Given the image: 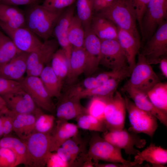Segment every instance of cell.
Masks as SVG:
<instances>
[{
  "label": "cell",
  "instance_id": "cell-9",
  "mask_svg": "<svg viewBox=\"0 0 167 167\" xmlns=\"http://www.w3.org/2000/svg\"><path fill=\"white\" fill-rule=\"evenodd\" d=\"M150 64L159 63L167 55V22L160 25L140 53Z\"/></svg>",
  "mask_w": 167,
  "mask_h": 167
},
{
  "label": "cell",
  "instance_id": "cell-32",
  "mask_svg": "<svg viewBox=\"0 0 167 167\" xmlns=\"http://www.w3.org/2000/svg\"><path fill=\"white\" fill-rule=\"evenodd\" d=\"M75 15L81 22L84 30L90 28L95 14L93 0H76Z\"/></svg>",
  "mask_w": 167,
  "mask_h": 167
},
{
  "label": "cell",
  "instance_id": "cell-39",
  "mask_svg": "<svg viewBox=\"0 0 167 167\" xmlns=\"http://www.w3.org/2000/svg\"><path fill=\"white\" fill-rule=\"evenodd\" d=\"M78 141V138H71L66 140L61 146L67 150L70 154V167L76 166V161L81 152V148L79 145Z\"/></svg>",
  "mask_w": 167,
  "mask_h": 167
},
{
  "label": "cell",
  "instance_id": "cell-33",
  "mask_svg": "<svg viewBox=\"0 0 167 167\" xmlns=\"http://www.w3.org/2000/svg\"><path fill=\"white\" fill-rule=\"evenodd\" d=\"M50 65L60 81L62 83L68 72L69 62L64 51L58 49L54 54Z\"/></svg>",
  "mask_w": 167,
  "mask_h": 167
},
{
  "label": "cell",
  "instance_id": "cell-43",
  "mask_svg": "<svg viewBox=\"0 0 167 167\" xmlns=\"http://www.w3.org/2000/svg\"><path fill=\"white\" fill-rule=\"evenodd\" d=\"M135 11L137 21L140 30L142 20L150 0H131Z\"/></svg>",
  "mask_w": 167,
  "mask_h": 167
},
{
  "label": "cell",
  "instance_id": "cell-16",
  "mask_svg": "<svg viewBox=\"0 0 167 167\" xmlns=\"http://www.w3.org/2000/svg\"><path fill=\"white\" fill-rule=\"evenodd\" d=\"M83 45L86 56V63L84 73L90 76L100 64L101 41L93 32L90 28L85 30Z\"/></svg>",
  "mask_w": 167,
  "mask_h": 167
},
{
  "label": "cell",
  "instance_id": "cell-45",
  "mask_svg": "<svg viewBox=\"0 0 167 167\" xmlns=\"http://www.w3.org/2000/svg\"><path fill=\"white\" fill-rule=\"evenodd\" d=\"M48 167H67L69 164L63 161L57 153L51 152L47 160L46 165Z\"/></svg>",
  "mask_w": 167,
  "mask_h": 167
},
{
  "label": "cell",
  "instance_id": "cell-19",
  "mask_svg": "<svg viewBox=\"0 0 167 167\" xmlns=\"http://www.w3.org/2000/svg\"><path fill=\"white\" fill-rule=\"evenodd\" d=\"M125 78V77L121 76L111 78L100 86L90 89H82L75 86L72 88L71 92L73 95L80 99L91 96L112 97L119 83Z\"/></svg>",
  "mask_w": 167,
  "mask_h": 167
},
{
  "label": "cell",
  "instance_id": "cell-14",
  "mask_svg": "<svg viewBox=\"0 0 167 167\" xmlns=\"http://www.w3.org/2000/svg\"><path fill=\"white\" fill-rule=\"evenodd\" d=\"M0 27L21 52L30 53L43 43L37 36L26 27L12 28L0 21Z\"/></svg>",
  "mask_w": 167,
  "mask_h": 167
},
{
  "label": "cell",
  "instance_id": "cell-15",
  "mask_svg": "<svg viewBox=\"0 0 167 167\" xmlns=\"http://www.w3.org/2000/svg\"><path fill=\"white\" fill-rule=\"evenodd\" d=\"M75 11V3L64 9L58 19L52 33L64 52L69 62L73 47L68 41V32Z\"/></svg>",
  "mask_w": 167,
  "mask_h": 167
},
{
  "label": "cell",
  "instance_id": "cell-12",
  "mask_svg": "<svg viewBox=\"0 0 167 167\" xmlns=\"http://www.w3.org/2000/svg\"><path fill=\"white\" fill-rule=\"evenodd\" d=\"M126 111L124 97L119 92H115L105 110L104 122L107 131L121 130L124 128Z\"/></svg>",
  "mask_w": 167,
  "mask_h": 167
},
{
  "label": "cell",
  "instance_id": "cell-44",
  "mask_svg": "<svg viewBox=\"0 0 167 167\" xmlns=\"http://www.w3.org/2000/svg\"><path fill=\"white\" fill-rule=\"evenodd\" d=\"M0 111L2 120L3 137L7 136L13 131V118L8 108Z\"/></svg>",
  "mask_w": 167,
  "mask_h": 167
},
{
  "label": "cell",
  "instance_id": "cell-21",
  "mask_svg": "<svg viewBox=\"0 0 167 167\" xmlns=\"http://www.w3.org/2000/svg\"><path fill=\"white\" fill-rule=\"evenodd\" d=\"M29 53L21 52L7 62L0 66V77L18 81L27 70Z\"/></svg>",
  "mask_w": 167,
  "mask_h": 167
},
{
  "label": "cell",
  "instance_id": "cell-36",
  "mask_svg": "<svg viewBox=\"0 0 167 167\" xmlns=\"http://www.w3.org/2000/svg\"><path fill=\"white\" fill-rule=\"evenodd\" d=\"M113 96L92 97L87 108V113L104 122V112L106 106L109 101Z\"/></svg>",
  "mask_w": 167,
  "mask_h": 167
},
{
  "label": "cell",
  "instance_id": "cell-49",
  "mask_svg": "<svg viewBox=\"0 0 167 167\" xmlns=\"http://www.w3.org/2000/svg\"><path fill=\"white\" fill-rule=\"evenodd\" d=\"M82 84V86L84 88L82 89H93L101 85L98 82L95 77L88 76L84 80Z\"/></svg>",
  "mask_w": 167,
  "mask_h": 167
},
{
  "label": "cell",
  "instance_id": "cell-2",
  "mask_svg": "<svg viewBox=\"0 0 167 167\" xmlns=\"http://www.w3.org/2000/svg\"><path fill=\"white\" fill-rule=\"evenodd\" d=\"M96 14L105 18L117 27L130 32L140 40L135 11L131 0H116L111 6Z\"/></svg>",
  "mask_w": 167,
  "mask_h": 167
},
{
  "label": "cell",
  "instance_id": "cell-40",
  "mask_svg": "<svg viewBox=\"0 0 167 167\" xmlns=\"http://www.w3.org/2000/svg\"><path fill=\"white\" fill-rule=\"evenodd\" d=\"M18 166L16 156L11 149L0 147V167H15Z\"/></svg>",
  "mask_w": 167,
  "mask_h": 167
},
{
  "label": "cell",
  "instance_id": "cell-26",
  "mask_svg": "<svg viewBox=\"0 0 167 167\" xmlns=\"http://www.w3.org/2000/svg\"><path fill=\"white\" fill-rule=\"evenodd\" d=\"M86 56L83 47H73L69 60L68 73L66 78L67 84H73L78 77L84 72Z\"/></svg>",
  "mask_w": 167,
  "mask_h": 167
},
{
  "label": "cell",
  "instance_id": "cell-54",
  "mask_svg": "<svg viewBox=\"0 0 167 167\" xmlns=\"http://www.w3.org/2000/svg\"><path fill=\"white\" fill-rule=\"evenodd\" d=\"M3 129L2 114L0 111V139L3 137Z\"/></svg>",
  "mask_w": 167,
  "mask_h": 167
},
{
  "label": "cell",
  "instance_id": "cell-41",
  "mask_svg": "<svg viewBox=\"0 0 167 167\" xmlns=\"http://www.w3.org/2000/svg\"><path fill=\"white\" fill-rule=\"evenodd\" d=\"M23 89L20 83L17 80L0 77V95L11 94Z\"/></svg>",
  "mask_w": 167,
  "mask_h": 167
},
{
  "label": "cell",
  "instance_id": "cell-28",
  "mask_svg": "<svg viewBox=\"0 0 167 167\" xmlns=\"http://www.w3.org/2000/svg\"><path fill=\"white\" fill-rule=\"evenodd\" d=\"M0 147L9 148L16 155L18 165L23 164L30 167V160L26 145L24 142L16 138L9 136L0 139Z\"/></svg>",
  "mask_w": 167,
  "mask_h": 167
},
{
  "label": "cell",
  "instance_id": "cell-48",
  "mask_svg": "<svg viewBox=\"0 0 167 167\" xmlns=\"http://www.w3.org/2000/svg\"><path fill=\"white\" fill-rule=\"evenodd\" d=\"M116 0H93L95 14L108 7Z\"/></svg>",
  "mask_w": 167,
  "mask_h": 167
},
{
  "label": "cell",
  "instance_id": "cell-18",
  "mask_svg": "<svg viewBox=\"0 0 167 167\" xmlns=\"http://www.w3.org/2000/svg\"><path fill=\"white\" fill-rule=\"evenodd\" d=\"M61 98L56 109L57 119L68 121L87 113V108L81 105L80 99L68 91Z\"/></svg>",
  "mask_w": 167,
  "mask_h": 167
},
{
  "label": "cell",
  "instance_id": "cell-8",
  "mask_svg": "<svg viewBox=\"0 0 167 167\" xmlns=\"http://www.w3.org/2000/svg\"><path fill=\"white\" fill-rule=\"evenodd\" d=\"M59 45L55 38L49 39L29 53L27 61V75L39 77L46 65L51 61Z\"/></svg>",
  "mask_w": 167,
  "mask_h": 167
},
{
  "label": "cell",
  "instance_id": "cell-6",
  "mask_svg": "<svg viewBox=\"0 0 167 167\" xmlns=\"http://www.w3.org/2000/svg\"><path fill=\"white\" fill-rule=\"evenodd\" d=\"M167 0H150L143 17L140 30L144 40H148L156 28L166 21Z\"/></svg>",
  "mask_w": 167,
  "mask_h": 167
},
{
  "label": "cell",
  "instance_id": "cell-24",
  "mask_svg": "<svg viewBox=\"0 0 167 167\" xmlns=\"http://www.w3.org/2000/svg\"><path fill=\"white\" fill-rule=\"evenodd\" d=\"M10 111L13 118V131L20 139L25 140L35 132V126L37 117L42 112L37 114H24Z\"/></svg>",
  "mask_w": 167,
  "mask_h": 167
},
{
  "label": "cell",
  "instance_id": "cell-29",
  "mask_svg": "<svg viewBox=\"0 0 167 167\" xmlns=\"http://www.w3.org/2000/svg\"><path fill=\"white\" fill-rule=\"evenodd\" d=\"M39 77L50 96L59 98L61 96L62 83L60 81L51 66H45Z\"/></svg>",
  "mask_w": 167,
  "mask_h": 167
},
{
  "label": "cell",
  "instance_id": "cell-25",
  "mask_svg": "<svg viewBox=\"0 0 167 167\" xmlns=\"http://www.w3.org/2000/svg\"><path fill=\"white\" fill-rule=\"evenodd\" d=\"M90 28L101 41L117 40V27L111 21L100 15L94 14Z\"/></svg>",
  "mask_w": 167,
  "mask_h": 167
},
{
  "label": "cell",
  "instance_id": "cell-38",
  "mask_svg": "<svg viewBox=\"0 0 167 167\" xmlns=\"http://www.w3.org/2000/svg\"><path fill=\"white\" fill-rule=\"evenodd\" d=\"M55 120V117L53 115L41 112L37 117L35 126V132L50 133L54 127Z\"/></svg>",
  "mask_w": 167,
  "mask_h": 167
},
{
  "label": "cell",
  "instance_id": "cell-52",
  "mask_svg": "<svg viewBox=\"0 0 167 167\" xmlns=\"http://www.w3.org/2000/svg\"><path fill=\"white\" fill-rule=\"evenodd\" d=\"M160 68L163 75L167 78V58H164L161 60L160 62Z\"/></svg>",
  "mask_w": 167,
  "mask_h": 167
},
{
  "label": "cell",
  "instance_id": "cell-10",
  "mask_svg": "<svg viewBox=\"0 0 167 167\" xmlns=\"http://www.w3.org/2000/svg\"><path fill=\"white\" fill-rule=\"evenodd\" d=\"M102 137L115 147L124 150L129 156H135L140 152L134 148L135 146L141 148H143L146 143L145 139L124 128L118 131H107L104 132Z\"/></svg>",
  "mask_w": 167,
  "mask_h": 167
},
{
  "label": "cell",
  "instance_id": "cell-11",
  "mask_svg": "<svg viewBox=\"0 0 167 167\" xmlns=\"http://www.w3.org/2000/svg\"><path fill=\"white\" fill-rule=\"evenodd\" d=\"M22 89L31 97L40 108L52 112L55 106L52 97L48 94L39 77L28 76L18 80Z\"/></svg>",
  "mask_w": 167,
  "mask_h": 167
},
{
  "label": "cell",
  "instance_id": "cell-46",
  "mask_svg": "<svg viewBox=\"0 0 167 167\" xmlns=\"http://www.w3.org/2000/svg\"><path fill=\"white\" fill-rule=\"evenodd\" d=\"M60 121L64 128L69 134L71 138H76L78 134V127L77 125L68 122L66 120L59 119Z\"/></svg>",
  "mask_w": 167,
  "mask_h": 167
},
{
  "label": "cell",
  "instance_id": "cell-1",
  "mask_svg": "<svg viewBox=\"0 0 167 167\" xmlns=\"http://www.w3.org/2000/svg\"><path fill=\"white\" fill-rule=\"evenodd\" d=\"M29 6L25 13L26 27L44 41L49 39L63 10L54 11L39 4Z\"/></svg>",
  "mask_w": 167,
  "mask_h": 167
},
{
  "label": "cell",
  "instance_id": "cell-37",
  "mask_svg": "<svg viewBox=\"0 0 167 167\" xmlns=\"http://www.w3.org/2000/svg\"><path fill=\"white\" fill-rule=\"evenodd\" d=\"M51 152L56 151L57 149L67 139L71 138L69 134L64 128L60 121L57 119L55 126L51 132Z\"/></svg>",
  "mask_w": 167,
  "mask_h": 167
},
{
  "label": "cell",
  "instance_id": "cell-23",
  "mask_svg": "<svg viewBox=\"0 0 167 167\" xmlns=\"http://www.w3.org/2000/svg\"><path fill=\"white\" fill-rule=\"evenodd\" d=\"M135 156L134 161L139 165L146 161L153 167H164L167 163V150L152 143Z\"/></svg>",
  "mask_w": 167,
  "mask_h": 167
},
{
  "label": "cell",
  "instance_id": "cell-27",
  "mask_svg": "<svg viewBox=\"0 0 167 167\" xmlns=\"http://www.w3.org/2000/svg\"><path fill=\"white\" fill-rule=\"evenodd\" d=\"M0 21L13 29L26 27L25 14L14 6L0 3Z\"/></svg>",
  "mask_w": 167,
  "mask_h": 167
},
{
  "label": "cell",
  "instance_id": "cell-5",
  "mask_svg": "<svg viewBox=\"0 0 167 167\" xmlns=\"http://www.w3.org/2000/svg\"><path fill=\"white\" fill-rule=\"evenodd\" d=\"M138 54L137 62L131 71L129 79L125 85L147 94L160 81L143 56L139 52Z\"/></svg>",
  "mask_w": 167,
  "mask_h": 167
},
{
  "label": "cell",
  "instance_id": "cell-35",
  "mask_svg": "<svg viewBox=\"0 0 167 167\" xmlns=\"http://www.w3.org/2000/svg\"><path fill=\"white\" fill-rule=\"evenodd\" d=\"M77 126L82 129L104 132L107 131L105 122L88 113L81 115L76 119Z\"/></svg>",
  "mask_w": 167,
  "mask_h": 167
},
{
  "label": "cell",
  "instance_id": "cell-51",
  "mask_svg": "<svg viewBox=\"0 0 167 167\" xmlns=\"http://www.w3.org/2000/svg\"><path fill=\"white\" fill-rule=\"evenodd\" d=\"M94 167H126L124 165L120 163L110 162L107 163H95Z\"/></svg>",
  "mask_w": 167,
  "mask_h": 167
},
{
  "label": "cell",
  "instance_id": "cell-34",
  "mask_svg": "<svg viewBox=\"0 0 167 167\" xmlns=\"http://www.w3.org/2000/svg\"><path fill=\"white\" fill-rule=\"evenodd\" d=\"M21 52L11 39L0 30V66L9 61Z\"/></svg>",
  "mask_w": 167,
  "mask_h": 167
},
{
  "label": "cell",
  "instance_id": "cell-17",
  "mask_svg": "<svg viewBox=\"0 0 167 167\" xmlns=\"http://www.w3.org/2000/svg\"><path fill=\"white\" fill-rule=\"evenodd\" d=\"M1 96L5 100L8 109L14 112L37 114L42 111L30 96L23 89Z\"/></svg>",
  "mask_w": 167,
  "mask_h": 167
},
{
  "label": "cell",
  "instance_id": "cell-20",
  "mask_svg": "<svg viewBox=\"0 0 167 167\" xmlns=\"http://www.w3.org/2000/svg\"><path fill=\"white\" fill-rule=\"evenodd\" d=\"M123 90L126 92L135 105L139 109L148 112L158 119L160 123L167 126V114L155 107L149 100L147 94L125 85Z\"/></svg>",
  "mask_w": 167,
  "mask_h": 167
},
{
  "label": "cell",
  "instance_id": "cell-22",
  "mask_svg": "<svg viewBox=\"0 0 167 167\" xmlns=\"http://www.w3.org/2000/svg\"><path fill=\"white\" fill-rule=\"evenodd\" d=\"M117 40L124 51L131 71L136 64L135 57L140 47V40L130 32L118 27Z\"/></svg>",
  "mask_w": 167,
  "mask_h": 167
},
{
  "label": "cell",
  "instance_id": "cell-7",
  "mask_svg": "<svg viewBox=\"0 0 167 167\" xmlns=\"http://www.w3.org/2000/svg\"><path fill=\"white\" fill-rule=\"evenodd\" d=\"M27 148L30 167L46 166L50 151V134L35 132L23 140Z\"/></svg>",
  "mask_w": 167,
  "mask_h": 167
},
{
  "label": "cell",
  "instance_id": "cell-47",
  "mask_svg": "<svg viewBox=\"0 0 167 167\" xmlns=\"http://www.w3.org/2000/svg\"><path fill=\"white\" fill-rule=\"evenodd\" d=\"M42 2V0H1L0 3L14 6L21 5H31L39 4Z\"/></svg>",
  "mask_w": 167,
  "mask_h": 167
},
{
  "label": "cell",
  "instance_id": "cell-3",
  "mask_svg": "<svg viewBox=\"0 0 167 167\" xmlns=\"http://www.w3.org/2000/svg\"><path fill=\"white\" fill-rule=\"evenodd\" d=\"M121 149L106 141L99 134H95L89 143L87 155L94 161L101 160L109 162L122 164L126 167L139 166L135 161L125 160L122 157Z\"/></svg>",
  "mask_w": 167,
  "mask_h": 167
},
{
  "label": "cell",
  "instance_id": "cell-42",
  "mask_svg": "<svg viewBox=\"0 0 167 167\" xmlns=\"http://www.w3.org/2000/svg\"><path fill=\"white\" fill-rule=\"evenodd\" d=\"M76 0H44L42 5L55 11H61L75 4Z\"/></svg>",
  "mask_w": 167,
  "mask_h": 167
},
{
  "label": "cell",
  "instance_id": "cell-55",
  "mask_svg": "<svg viewBox=\"0 0 167 167\" xmlns=\"http://www.w3.org/2000/svg\"><path fill=\"white\" fill-rule=\"evenodd\" d=\"M1 0H0V2H1Z\"/></svg>",
  "mask_w": 167,
  "mask_h": 167
},
{
  "label": "cell",
  "instance_id": "cell-30",
  "mask_svg": "<svg viewBox=\"0 0 167 167\" xmlns=\"http://www.w3.org/2000/svg\"><path fill=\"white\" fill-rule=\"evenodd\" d=\"M154 105L167 114V83L160 82L156 84L147 93Z\"/></svg>",
  "mask_w": 167,
  "mask_h": 167
},
{
  "label": "cell",
  "instance_id": "cell-31",
  "mask_svg": "<svg viewBox=\"0 0 167 167\" xmlns=\"http://www.w3.org/2000/svg\"><path fill=\"white\" fill-rule=\"evenodd\" d=\"M85 31L81 21L75 15L70 22L68 32V40L74 48L83 47Z\"/></svg>",
  "mask_w": 167,
  "mask_h": 167
},
{
  "label": "cell",
  "instance_id": "cell-4",
  "mask_svg": "<svg viewBox=\"0 0 167 167\" xmlns=\"http://www.w3.org/2000/svg\"><path fill=\"white\" fill-rule=\"evenodd\" d=\"M124 98L131 125L128 131L136 134L143 133L152 137L158 126L156 118L138 108L126 96Z\"/></svg>",
  "mask_w": 167,
  "mask_h": 167
},
{
  "label": "cell",
  "instance_id": "cell-50",
  "mask_svg": "<svg viewBox=\"0 0 167 167\" xmlns=\"http://www.w3.org/2000/svg\"><path fill=\"white\" fill-rule=\"evenodd\" d=\"M56 152L60 157L63 161L67 162L69 167H70L71 159L70 154L68 151L62 147H60Z\"/></svg>",
  "mask_w": 167,
  "mask_h": 167
},
{
  "label": "cell",
  "instance_id": "cell-53",
  "mask_svg": "<svg viewBox=\"0 0 167 167\" xmlns=\"http://www.w3.org/2000/svg\"><path fill=\"white\" fill-rule=\"evenodd\" d=\"M7 108L5 101L3 97L0 95V111Z\"/></svg>",
  "mask_w": 167,
  "mask_h": 167
},
{
  "label": "cell",
  "instance_id": "cell-13",
  "mask_svg": "<svg viewBox=\"0 0 167 167\" xmlns=\"http://www.w3.org/2000/svg\"><path fill=\"white\" fill-rule=\"evenodd\" d=\"M100 64L111 70L128 66L125 53L117 40L101 41Z\"/></svg>",
  "mask_w": 167,
  "mask_h": 167
}]
</instances>
